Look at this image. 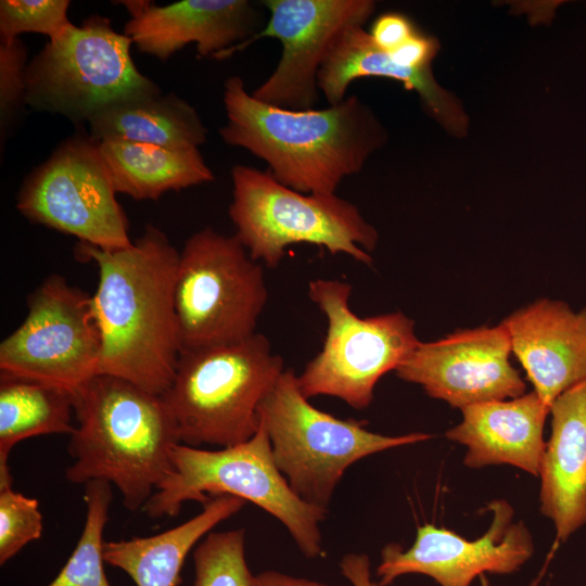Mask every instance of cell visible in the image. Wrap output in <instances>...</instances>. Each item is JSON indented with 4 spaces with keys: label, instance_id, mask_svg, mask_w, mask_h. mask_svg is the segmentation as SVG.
<instances>
[{
    "label": "cell",
    "instance_id": "obj_1",
    "mask_svg": "<svg viewBox=\"0 0 586 586\" xmlns=\"http://www.w3.org/2000/svg\"><path fill=\"white\" fill-rule=\"evenodd\" d=\"M75 253L99 271L92 294L101 333L98 374L163 395L181 353L175 311L180 252L161 229L146 225L128 247L103 250L78 242Z\"/></svg>",
    "mask_w": 586,
    "mask_h": 586
},
{
    "label": "cell",
    "instance_id": "obj_2",
    "mask_svg": "<svg viewBox=\"0 0 586 586\" xmlns=\"http://www.w3.org/2000/svg\"><path fill=\"white\" fill-rule=\"evenodd\" d=\"M227 120L219 135L268 165L280 183L307 194H336L387 140L372 109L357 95L323 109L289 110L263 102L233 75L224 84Z\"/></svg>",
    "mask_w": 586,
    "mask_h": 586
},
{
    "label": "cell",
    "instance_id": "obj_3",
    "mask_svg": "<svg viewBox=\"0 0 586 586\" xmlns=\"http://www.w3.org/2000/svg\"><path fill=\"white\" fill-rule=\"evenodd\" d=\"M77 421L65 477L114 484L129 511L142 510L173 473L180 444L175 420L162 395L110 374H95L74 392Z\"/></svg>",
    "mask_w": 586,
    "mask_h": 586
},
{
    "label": "cell",
    "instance_id": "obj_4",
    "mask_svg": "<svg viewBox=\"0 0 586 586\" xmlns=\"http://www.w3.org/2000/svg\"><path fill=\"white\" fill-rule=\"evenodd\" d=\"M262 333L228 345L181 352L162 395L182 444L233 446L259 425L258 407L284 371Z\"/></svg>",
    "mask_w": 586,
    "mask_h": 586
},
{
    "label": "cell",
    "instance_id": "obj_5",
    "mask_svg": "<svg viewBox=\"0 0 586 586\" xmlns=\"http://www.w3.org/2000/svg\"><path fill=\"white\" fill-rule=\"evenodd\" d=\"M173 473L143 507L150 518L177 515L183 502H206L231 495L247 500L279 520L307 558L322 553L320 523L327 511L300 498L278 469L268 434L259 420L247 441L219 450L175 446Z\"/></svg>",
    "mask_w": 586,
    "mask_h": 586
},
{
    "label": "cell",
    "instance_id": "obj_6",
    "mask_svg": "<svg viewBox=\"0 0 586 586\" xmlns=\"http://www.w3.org/2000/svg\"><path fill=\"white\" fill-rule=\"evenodd\" d=\"M229 217L234 235L250 256L277 267L286 247L308 243L330 254H345L370 266L379 241L377 229L358 207L336 194H307L252 166L231 168Z\"/></svg>",
    "mask_w": 586,
    "mask_h": 586
},
{
    "label": "cell",
    "instance_id": "obj_7",
    "mask_svg": "<svg viewBox=\"0 0 586 586\" xmlns=\"http://www.w3.org/2000/svg\"><path fill=\"white\" fill-rule=\"evenodd\" d=\"M278 469L293 492L328 511L334 489L349 466L390 448L430 440L428 433L388 436L355 420H342L314 407L285 369L258 407Z\"/></svg>",
    "mask_w": 586,
    "mask_h": 586
},
{
    "label": "cell",
    "instance_id": "obj_8",
    "mask_svg": "<svg viewBox=\"0 0 586 586\" xmlns=\"http://www.w3.org/2000/svg\"><path fill=\"white\" fill-rule=\"evenodd\" d=\"M267 300L263 267L234 234L205 227L186 240L175 282L181 352L251 337Z\"/></svg>",
    "mask_w": 586,
    "mask_h": 586
},
{
    "label": "cell",
    "instance_id": "obj_9",
    "mask_svg": "<svg viewBox=\"0 0 586 586\" xmlns=\"http://www.w3.org/2000/svg\"><path fill=\"white\" fill-rule=\"evenodd\" d=\"M131 39L93 14L28 62L26 105L87 123L109 104L161 91L132 61Z\"/></svg>",
    "mask_w": 586,
    "mask_h": 586
},
{
    "label": "cell",
    "instance_id": "obj_10",
    "mask_svg": "<svg viewBox=\"0 0 586 586\" xmlns=\"http://www.w3.org/2000/svg\"><path fill=\"white\" fill-rule=\"evenodd\" d=\"M352 285L332 279L308 283V296L327 318L321 351L297 375L306 398L327 395L367 408L378 381L419 345L415 321L400 311L359 317L349 307Z\"/></svg>",
    "mask_w": 586,
    "mask_h": 586
},
{
    "label": "cell",
    "instance_id": "obj_11",
    "mask_svg": "<svg viewBox=\"0 0 586 586\" xmlns=\"http://www.w3.org/2000/svg\"><path fill=\"white\" fill-rule=\"evenodd\" d=\"M116 194L98 140L75 133L25 178L16 208L29 221L78 242L118 250L133 241Z\"/></svg>",
    "mask_w": 586,
    "mask_h": 586
},
{
    "label": "cell",
    "instance_id": "obj_12",
    "mask_svg": "<svg viewBox=\"0 0 586 586\" xmlns=\"http://www.w3.org/2000/svg\"><path fill=\"white\" fill-rule=\"evenodd\" d=\"M101 333L92 294L58 273L27 297L23 322L0 343V374L74 392L98 374Z\"/></svg>",
    "mask_w": 586,
    "mask_h": 586
},
{
    "label": "cell",
    "instance_id": "obj_13",
    "mask_svg": "<svg viewBox=\"0 0 586 586\" xmlns=\"http://www.w3.org/2000/svg\"><path fill=\"white\" fill-rule=\"evenodd\" d=\"M265 26L216 59L231 56L263 38L281 43L273 72L253 91L263 102L289 110L314 109L319 98L318 73L343 33L361 25L375 10L372 0H265Z\"/></svg>",
    "mask_w": 586,
    "mask_h": 586
},
{
    "label": "cell",
    "instance_id": "obj_14",
    "mask_svg": "<svg viewBox=\"0 0 586 586\" xmlns=\"http://www.w3.org/2000/svg\"><path fill=\"white\" fill-rule=\"evenodd\" d=\"M493 514L488 531L470 542L456 533L424 524L417 530L415 543L404 550L388 544L381 551L377 568L380 586H387L405 574H423L441 586H470L485 572L511 574L533 555L534 544L523 522H513V509L505 500L491 502Z\"/></svg>",
    "mask_w": 586,
    "mask_h": 586
},
{
    "label": "cell",
    "instance_id": "obj_15",
    "mask_svg": "<svg viewBox=\"0 0 586 586\" xmlns=\"http://www.w3.org/2000/svg\"><path fill=\"white\" fill-rule=\"evenodd\" d=\"M511 353L502 323L460 330L438 341L420 342L395 372L421 385L431 397L462 409L524 394L525 383L509 360Z\"/></svg>",
    "mask_w": 586,
    "mask_h": 586
},
{
    "label": "cell",
    "instance_id": "obj_16",
    "mask_svg": "<svg viewBox=\"0 0 586 586\" xmlns=\"http://www.w3.org/2000/svg\"><path fill=\"white\" fill-rule=\"evenodd\" d=\"M130 18L124 34L138 50L161 61L194 43L199 58L216 59L264 27L258 5L247 0L118 1Z\"/></svg>",
    "mask_w": 586,
    "mask_h": 586
},
{
    "label": "cell",
    "instance_id": "obj_17",
    "mask_svg": "<svg viewBox=\"0 0 586 586\" xmlns=\"http://www.w3.org/2000/svg\"><path fill=\"white\" fill-rule=\"evenodd\" d=\"M501 323L512 353L549 407L563 392L586 381V308L575 313L561 301L544 298Z\"/></svg>",
    "mask_w": 586,
    "mask_h": 586
},
{
    "label": "cell",
    "instance_id": "obj_18",
    "mask_svg": "<svg viewBox=\"0 0 586 586\" xmlns=\"http://www.w3.org/2000/svg\"><path fill=\"white\" fill-rule=\"evenodd\" d=\"M461 411L462 421L446 436L467 447V467L505 463L539 476L546 448L544 424L550 407L535 391L510 400L471 405Z\"/></svg>",
    "mask_w": 586,
    "mask_h": 586
},
{
    "label": "cell",
    "instance_id": "obj_19",
    "mask_svg": "<svg viewBox=\"0 0 586 586\" xmlns=\"http://www.w3.org/2000/svg\"><path fill=\"white\" fill-rule=\"evenodd\" d=\"M551 435L540 466V511L565 542L586 523V381L550 406Z\"/></svg>",
    "mask_w": 586,
    "mask_h": 586
},
{
    "label": "cell",
    "instance_id": "obj_20",
    "mask_svg": "<svg viewBox=\"0 0 586 586\" xmlns=\"http://www.w3.org/2000/svg\"><path fill=\"white\" fill-rule=\"evenodd\" d=\"M362 77H385L416 91L428 113L450 135L464 136L469 118L459 100L436 81L432 67H405L380 49L361 25L348 27L318 73V88L329 105L346 98L349 85Z\"/></svg>",
    "mask_w": 586,
    "mask_h": 586
},
{
    "label": "cell",
    "instance_id": "obj_21",
    "mask_svg": "<svg viewBox=\"0 0 586 586\" xmlns=\"http://www.w3.org/2000/svg\"><path fill=\"white\" fill-rule=\"evenodd\" d=\"M117 193L156 200L215 179L199 148H168L124 139L98 140Z\"/></svg>",
    "mask_w": 586,
    "mask_h": 586
},
{
    "label": "cell",
    "instance_id": "obj_22",
    "mask_svg": "<svg viewBox=\"0 0 586 586\" xmlns=\"http://www.w3.org/2000/svg\"><path fill=\"white\" fill-rule=\"evenodd\" d=\"M95 140L124 139L168 148H199L207 128L188 101L162 91L113 102L89 122Z\"/></svg>",
    "mask_w": 586,
    "mask_h": 586
},
{
    "label": "cell",
    "instance_id": "obj_23",
    "mask_svg": "<svg viewBox=\"0 0 586 586\" xmlns=\"http://www.w3.org/2000/svg\"><path fill=\"white\" fill-rule=\"evenodd\" d=\"M73 392L17 377L0 374V489L11 487L8 464L12 448L39 435L72 434Z\"/></svg>",
    "mask_w": 586,
    "mask_h": 586
},
{
    "label": "cell",
    "instance_id": "obj_24",
    "mask_svg": "<svg viewBox=\"0 0 586 586\" xmlns=\"http://www.w3.org/2000/svg\"><path fill=\"white\" fill-rule=\"evenodd\" d=\"M85 485L87 514L81 535L65 565L47 586H111L103 568V531L113 499L112 486L102 480Z\"/></svg>",
    "mask_w": 586,
    "mask_h": 586
},
{
    "label": "cell",
    "instance_id": "obj_25",
    "mask_svg": "<svg viewBox=\"0 0 586 586\" xmlns=\"http://www.w3.org/2000/svg\"><path fill=\"white\" fill-rule=\"evenodd\" d=\"M245 532L208 533L193 552V586H257L244 550Z\"/></svg>",
    "mask_w": 586,
    "mask_h": 586
},
{
    "label": "cell",
    "instance_id": "obj_26",
    "mask_svg": "<svg viewBox=\"0 0 586 586\" xmlns=\"http://www.w3.org/2000/svg\"><path fill=\"white\" fill-rule=\"evenodd\" d=\"M68 0H1L0 39L35 33L53 41L74 24L68 18Z\"/></svg>",
    "mask_w": 586,
    "mask_h": 586
},
{
    "label": "cell",
    "instance_id": "obj_27",
    "mask_svg": "<svg viewBox=\"0 0 586 586\" xmlns=\"http://www.w3.org/2000/svg\"><path fill=\"white\" fill-rule=\"evenodd\" d=\"M42 533L38 500L15 492L0 489V564L3 565Z\"/></svg>",
    "mask_w": 586,
    "mask_h": 586
},
{
    "label": "cell",
    "instance_id": "obj_28",
    "mask_svg": "<svg viewBox=\"0 0 586 586\" xmlns=\"http://www.w3.org/2000/svg\"><path fill=\"white\" fill-rule=\"evenodd\" d=\"M27 48L20 38L0 39V135L3 144L26 104Z\"/></svg>",
    "mask_w": 586,
    "mask_h": 586
},
{
    "label": "cell",
    "instance_id": "obj_29",
    "mask_svg": "<svg viewBox=\"0 0 586 586\" xmlns=\"http://www.w3.org/2000/svg\"><path fill=\"white\" fill-rule=\"evenodd\" d=\"M417 33L413 23L406 15L388 12L375 18L369 35L380 49L390 52Z\"/></svg>",
    "mask_w": 586,
    "mask_h": 586
},
{
    "label": "cell",
    "instance_id": "obj_30",
    "mask_svg": "<svg viewBox=\"0 0 586 586\" xmlns=\"http://www.w3.org/2000/svg\"><path fill=\"white\" fill-rule=\"evenodd\" d=\"M438 41L421 33L415 34L403 44L387 52L394 62L410 68L430 67L438 51Z\"/></svg>",
    "mask_w": 586,
    "mask_h": 586
},
{
    "label": "cell",
    "instance_id": "obj_31",
    "mask_svg": "<svg viewBox=\"0 0 586 586\" xmlns=\"http://www.w3.org/2000/svg\"><path fill=\"white\" fill-rule=\"evenodd\" d=\"M340 569L353 586H380L372 581L370 560L366 553H346L340 561Z\"/></svg>",
    "mask_w": 586,
    "mask_h": 586
},
{
    "label": "cell",
    "instance_id": "obj_32",
    "mask_svg": "<svg viewBox=\"0 0 586 586\" xmlns=\"http://www.w3.org/2000/svg\"><path fill=\"white\" fill-rule=\"evenodd\" d=\"M257 586H333L324 583L295 577L278 571H264L256 575Z\"/></svg>",
    "mask_w": 586,
    "mask_h": 586
},
{
    "label": "cell",
    "instance_id": "obj_33",
    "mask_svg": "<svg viewBox=\"0 0 586 586\" xmlns=\"http://www.w3.org/2000/svg\"><path fill=\"white\" fill-rule=\"evenodd\" d=\"M544 573H545V569H544L543 571H540L539 575H538L537 577H535V578L530 583L528 586H539V583H540V579H542ZM480 579H481V586H492V585L489 584L487 577H486L484 574L480 575Z\"/></svg>",
    "mask_w": 586,
    "mask_h": 586
}]
</instances>
